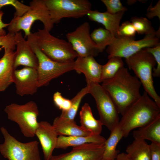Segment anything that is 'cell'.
<instances>
[{"label":"cell","mask_w":160,"mask_h":160,"mask_svg":"<svg viewBox=\"0 0 160 160\" xmlns=\"http://www.w3.org/2000/svg\"><path fill=\"white\" fill-rule=\"evenodd\" d=\"M81 127L93 135H100L103 125L100 120L94 117L90 107L86 103L82 106L79 113Z\"/></svg>","instance_id":"obj_23"},{"label":"cell","mask_w":160,"mask_h":160,"mask_svg":"<svg viewBox=\"0 0 160 160\" xmlns=\"http://www.w3.org/2000/svg\"><path fill=\"white\" fill-rule=\"evenodd\" d=\"M149 148L150 160H160V145L151 142Z\"/></svg>","instance_id":"obj_37"},{"label":"cell","mask_w":160,"mask_h":160,"mask_svg":"<svg viewBox=\"0 0 160 160\" xmlns=\"http://www.w3.org/2000/svg\"><path fill=\"white\" fill-rule=\"evenodd\" d=\"M9 120L18 124L24 136L33 137L38 126L39 111L36 103L33 101L19 105L11 103L4 109Z\"/></svg>","instance_id":"obj_6"},{"label":"cell","mask_w":160,"mask_h":160,"mask_svg":"<svg viewBox=\"0 0 160 160\" xmlns=\"http://www.w3.org/2000/svg\"><path fill=\"white\" fill-rule=\"evenodd\" d=\"M9 5L12 6L15 9L14 17L22 16L31 8L30 6L17 0H0V11L3 7Z\"/></svg>","instance_id":"obj_30"},{"label":"cell","mask_w":160,"mask_h":160,"mask_svg":"<svg viewBox=\"0 0 160 160\" xmlns=\"http://www.w3.org/2000/svg\"><path fill=\"white\" fill-rule=\"evenodd\" d=\"M2 48L1 47L0 48V51L1 50Z\"/></svg>","instance_id":"obj_40"},{"label":"cell","mask_w":160,"mask_h":160,"mask_svg":"<svg viewBox=\"0 0 160 160\" xmlns=\"http://www.w3.org/2000/svg\"><path fill=\"white\" fill-rule=\"evenodd\" d=\"M106 139L100 135L88 136H65L58 137L56 148L65 149L69 147H75L85 144L95 143L104 144Z\"/></svg>","instance_id":"obj_20"},{"label":"cell","mask_w":160,"mask_h":160,"mask_svg":"<svg viewBox=\"0 0 160 160\" xmlns=\"http://www.w3.org/2000/svg\"><path fill=\"white\" fill-rule=\"evenodd\" d=\"M90 31V25L86 22L66 35L68 41L79 57L92 56L94 57L100 53L91 39Z\"/></svg>","instance_id":"obj_12"},{"label":"cell","mask_w":160,"mask_h":160,"mask_svg":"<svg viewBox=\"0 0 160 160\" xmlns=\"http://www.w3.org/2000/svg\"><path fill=\"white\" fill-rule=\"evenodd\" d=\"M146 16L149 19H152L157 16L160 20V1L159 0L154 6L152 5V2L147 10Z\"/></svg>","instance_id":"obj_36"},{"label":"cell","mask_w":160,"mask_h":160,"mask_svg":"<svg viewBox=\"0 0 160 160\" xmlns=\"http://www.w3.org/2000/svg\"><path fill=\"white\" fill-rule=\"evenodd\" d=\"M88 93L89 86L87 85L71 100V107L66 111H62L60 116L64 118L74 120L82 99Z\"/></svg>","instance_id":"obj_29"},{"label":"cell","mask_w":160,"mask_h":160,"mask_svg":"<svg viewBox=\"0 0 160 160\" xmlns=\"http://www.w3.org/2000/svg\"><path fill=\"white\" fill-rule=\"evenodd\" d=\"M53 23H57L64 18H79L91 10L87 0H44Z\"/></svg>","instance_id":"obj_9"},{"label":"cell","mask_w":160,"mask_h":160,"mask_svg":"<svg viewBox=\"0 0 160 160\" xmlns=\"http://www.w3.org/2000/svg\"><path fill=\"white\" fill-rule=\"evenodd\" d=\"M0 59V92L5 91L13 83V74L15 52L5 48Z\"/></svg>","instance_id":"obj_18"},{"label":"cell","mask_w":160,"mask_h":160,"mask_svg":"<svg viewBox=\"0 0 160 160\" xmlns=\"http://www.w3.org/2000/svg\"><path fill=\"white\" fill-rule=\"evenodd\" d=\"M90 36L100 52L112 44L116 38L110 31L101 27L94 29Z\"/></svg>","instance_id":"obj_26"},{"label":"cell","mask_w":160,"mask_h":160,"mask_svg":"<svg viewBox=\"0 0 160 160\" xmlns=\"http://www.w3.org/2000/svg\"><path fill=\"white\" fill-rule=\"evenodd\" d=\"M104 143L85 144L65 153L52 155L48 160H103Z\"/></svg>","instance_id":"obj_13"},{"label":"cell","mask_w":160,"mask_h":160,"mask_svg":"<svg viewBox=\"0 0 160 160\" xmlns=\"http://www.w3.org/2000/svg\"><path fill=\"white\" fill-rule=\"evenodd\" d=\"M15 35V33L8 32L5 35L0 36V46L14 51L16 48Z\"/></svg>","instance_id":"obj_35"},{"label":"cell","mask_w":160,"mask_h":160,"mask_svg":"<svg viewBox=\"0 0 160 160\" xmlns=\"http://www.w3.org/2000/svg\"><path fill=\"white\" fill-rule=\"evenodd\" d=\"M124 13V12H120L112 14L106 11L101 12L97 10H91L87 15L91 20L102 24L106 29L117 38L120 22Z\"/></svg>","instance_id":"obj_19"},{"label":"cell","mask_w":160,"mask_h":160,"mask_svg":"<svg viewBox=\"0 0 160 160\" xmlns=\"http://www.w3.org/2000/svg\"><path fill=\"white\" fill-rule=\"evenodd\" d=\"M53 100L55 106L62 111L68 110L71 105V100L63 97L61 93L59 92H57L53 94Z\"/></svg>","instance_id":"obj_34"},{"label":"cell","mask_w":160,"mask_h":160,"mask_svg":"<svg viewBox=\"0 0 160 160\" xmlns=\"http://www.w3.org/2000/svg\"><path fill=\"white\" fill-rule=\"evenodd\" d=\"M102 66L92 56L83 57L78 56L74 61V70L84 74L87 84L93 82L100 83L102 82Z\"/></svg>","instance_id":"obj_17"},{"label":"cell","mask_w":160,"mask_h":160,"mask_svg":"<svg viewBox=\"0 0 160 160\" xmlns=\"http://www.w3.org/2000/svg\"><path fill=\"white\" fill-rule=\"evenodd\" d=\"M116 159V160H132L127 153H119Z\"/></svg>","instance_id":"obj_39"},{"label":"cell","mask_w":160,"mask_h":160,"mask_svg":"<svg viewBox=\"0 0 160 160\" xmlns=\"http://www.w3.org/2000/svg\"><path fill=\"white\" fill-rule=\"evenodd\" d=\"M15 41L16 50L14 63L15 69L22 65L37 69L38 66L37 57L21 31L15 33Z\"/></svg>","instance_id":"obj_15"},{"label":"cell","mask_w":160,"mask_h":160,"mask_svg":"<svg viewBox=\"0 0 160 160\" xmlns=\"http://www.w3.org/2000/svg\"><path fill=\"white\" fill-rule=\"evenodd\" d=\"M130 21L138 34L145 36L153 35L156 36V31L152 26L151 22L147 18L133 16L131 17Z\"/></svg>","instance_id":"obj_28"},{"label":"cell","mask_w":160,"mask_h":160,"mask_svg":"<svg viewBox=\"0 0 160 160\" xmlns=\"http://www.w3.org/2000/svg\"><path fill=\"white\" fill-rule=\"evenodd\" d=\"M0 129L4 140L0 144V152L4 157L8 160H41L37 141L23 143L10 134L4 127Z\"/></svg>","instance_id":"obj_7"},{"label":"cell","mask_w":160,"mask_h":160,"mask_svg":"<svg viewBox=\"0 0 160 160\" xmlns=\"http://www.w3.org/2000/svg\"><path fill=\"white\" fill-rule=\"evenodd\" d=\"M27 41L38 60L37 70L39 87L48 85L53 79L74 70V61L64 63L53 60L44 54L36 44Z\"/></svg>","instance_id":"obj_10"},{"label":"cell","mask_w":160,"mask_h":160,"mask_svg":"<svg viewBox=\"0 0 160 160\" xmlns=\"http://www.w3.org/2000/svg\"><path fill=\"white\" fill-rule=\"evenodd\" d=\"M116 160V159H114V160Z\"/></svg>","instance_id":"obj_41"},{"label":"cell","mask_w":160,"mask_h":160,"mask_svg":"<svg viewBox=\"0 0 160 160\" xmlns=\"http://www.w3.org/2000/svg\"><path fill=\"white\" fill-rule=\"evenodd\" d=\"M159 39L155 35H149L139 40L119 37L116 38L113 43L107 47L106 51L108 58L119 57L127 58L140 50L153 47L160 44Z\"/></svg>","instance_id":"obj_11"},{"label":"cell","mask_w":160,"mask_h":160,"mask_svg":"<svg viewBox=\"0 0 160 160\" xmlns=\"http://www.w3.org/2000/svg\"><path fill=\"white\" fill-rule=\"evenodd\" d=\"M134 139L151 141L160 145V116L133 132Z\"/></svg>","instance_id":"obj_22"},{"label":"cell","mask_w":160,"mask_h":160,"mask_svg":"<svg viewBox=\"0 0 160 160\" xmlns=\"http://www.w3.org/2000/svg\"><path fill=\"white\" fill-rule=\"evenodd\" d=\"M13 79L16 92L20 96L32 95L39 88L36 69L25 67L21 69H15L13 72Z\"/></svg>","instance_id":"obj_14"},{"label":"cell","mask_w":160,"mask_h":160,"mask_svg":"<svg viewBox=\"0 0 160 160\" xmlns=\"http://www.w3.org/2000/svg\"><path fill=\"white\" fill-rule=\"evenodd\" d=\"M144 49L150 53L153 56L156 63V67L153 69L152 76L159 77L160 76V43L156 46L151 47H147Z\"/></svg>","instance_id":"obj_33"},{"label":"cell","mask_w":160,"mask_h":160,"mask_svg":"<svg viewBox=\"0 0 160 160\" xmlns=\"http://www.w3.org/2000/svg\"><path fill=\"white\" fill-rule=\"evenodd\" d=\"M58 135L65 136H88L91 134L89 132L77 125L74 120L57 116L52 124Z\"/></svg>","instance_id":"obj_21"},{"label":"cell","mask_w":160,"mask_h":160,"mask_svg":"<svg viewBox=\"0 0 160 160\" xmlns=\"http://www.w3.org/2000/svg\"><path fill=\"white\" fill-rule=\"evenodd\" d=\"M35 135L41 145L44 159L48 160L56 148L58 135L52 125L47 121L39 122Z\"/></svg>","instance_id":"obj_16"},{"label":"cell","mask_w":160,"mask_h":160,"mask_svg":"<svg viewBox=\"0 0 160 160\" xmlns=\"http://www.w3.org/2000/svg\"><path fill=\"white\" fill-rule=\"evenodd\" d=\"M4 14V12L1 10L0 11V36L4 35L6 34L4 28L7 27L9 25V23H4L2 21V18Z\"/></svg>","instance_id":"obj_38"},{"label":"cell","mask_w":160,"mask_h":160,"mask_svg":"<svg viewBox=\"0 0 160 160\" xmlns=\"http://www.w3.org/2000/svg\"><path fill=\"white\" fill-rule=\"evenodd\" d=\"M30 9L20 17H14L9 23L7 30L9 32L15 33L23 30L27 37L31 32L33 24L36 20L41 21L44 28L50 32L54 24L52 22L49 11L44 0H33L29 3Z\"/></svg>","instance_id":"obj_5"},{"label":"cell","mask_w":160,"mask_h":160,"mask_svg":"<svg viewBox=\"0 0 160 160\" xmlns=\"http://www.w3.org/2000/svg\"><path fill=\"white\" fill-rule=\"evenodd\" d=\"M126 151L132 160H150L149 145L145 140L134 139Z\"/></svg>","instance_id":"obj_25"},{"label":"cell","mask_w":160,"mask_h":160,"mask_svg":"<svg viewBox=\"0 0 160 160\" xmlns=\"http://www.w3.org/2000/svg\"><path fill=\"white\" fill-rule=\"evenodd\" d=\"M125 60L129 68L134 71L141 82L145 91L160 108V97L155 90L152 77V71L156 65L153 55L144 48Z\"/></svg>","instance_id":"obj_4"},{"label":"cell","mask_w":160,"mask_h":160,"mask_svg":"<svg viewBox=\"0 0 160 160\" xmlns=\"http://www.w3.org/2000/svg\"><path fill=\"white\" fill-rule=\"evenodd\" d=\"M136 31L132 23L129 21L123 22L120 25L118 32V37H121L134 39Z\"/></svg>","instance_id":"obj_31"},{"label":"cell","mask_w":160,"mask_h":160,"mask_svg":"<svg viewBox=\"0 0 160 160\" xmlns=\"http://www.w3.org/2000/svg\"><path fill=\"white\" fill-rule=\"evenodd\" d=\"M108 138L104 143V150L103 160L116 159L119 151L116 150L118 143L124 137L123 133L119 125L111 132Z\"/></svg>","instance_id":"obj_24"},{"label":"cell","mask_w":160,"mask_h":160,"mask_svg":"<svg viewBox=\"0 0 160 160\" xmlns=\"http://www.w3.org/2000/svg\"><path fill=\"white\" fill-rule=\"evenodd\" d=\"M27 41L36 44L47 56L55 61L71 62L78 56L69 42L53 36L44 28L31 33L27 37Z\"/></svg>","instance_id":"obj_3"},{"label":"cell","mask_w":160,"mask_h":160,"mask_svg":"<svg viewBox=\"0 0 160 160\" xmlns=\"http://www.w3.org/2000/svg\"><path fill=\"white\" fill-rule=\"evenodd\" d=\"M108 59V62L102 66V82L113 78L119 69L124 67V63L122 58L114 57Z\"/></svg>","instance_id":"obj_27"},{"label":"cell","mask_w":160,"mask_h":160,"mask_svg":"<svg viewBox=\"0 0 160 160\" xmlns=\"http://www.w3.org/2000/svg\"><path fill=\"white\" fill-rule=\"evenodd\" d=\"M89 93L95 99L100 120L111 132L119 124V113L113 100L101 85L97 83L89 84Z\"/></svg>","instance_id":"obj_8"},{"label":"cell","mask_w":160,"mask_h":160,"mask_svg":"<svg viewBox=\"0 0 160 160\" xmlns=\"http://www.w3.org/2000/svg\"><path fill=\"white\" fill-rule=\"evenodd\" d=\"M160 116V108L144 91L140 98L125 111L119 125L124 137L133 129L142 127Z\"/></svg>","instance_id":"obj_2"},{"label":"cell","mask_w":160,"mask_h":160,"mask_svg":"<svg viewBox=\"0 0 160 160\" xmlns=\"http://www.w3.org/2000/svg\"><path fill=\"white\" fill-rule=\"evenodd\" d=\"M101 85L122 116L141 97V82L136 76L131 75L127 68L119 69L112 78L104 80Z\"/></svg>","instance_id":"obj_1"},{"label":"cell","mask_w":160,"mask_h":160,"mask_svg":"<svg viewBox=\"0 0 160 160\" xmlns=\"http://www.w3.org/2000/svg\"><path fill=\"white\" fill-rule=\"evenodd\" d=\"M107 8L106 12L112 14L127 11V8L123 6L120 0H102Z\"/></svg>","instance_id":"obj_32"}]
</instances>
